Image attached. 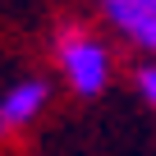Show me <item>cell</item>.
Wrapping results in <instances>:
<instances>
[{
	"label": "cell",
	"instance_id": "obj_1",
	"mask_svg": "<svg viewBox=\"0 0 156 156\" xmlns=\"http://www.w3.org/2000/svg\"><path fill=\"white\" fill-rule=\"evenodd\" d=\"M55 60H60V73H64L69 92H78V97H101L106 92V83H110V46L97 32L78 28V23H64L55 32Z\"/></svg>",
	"mask_w": 156,
	"mask_h": 156
},
{
	"label": "cell",
	"instance_id": "obj_2",
	"mask_svg": "<svg viewBox=\"0 0 156 156\" xmlns=\"http://www.w3.org/2000/svg\"><path fill=\"white\" fill-rule=\"evenodd\" d=\"M106 23L156 60V0H97Z\"/></svg>",
	"mask_w": 156,
	"mask_h": 156
},
{
	"label": "cell",
	"instance_id": "obj_3",
	"mask_svg": "<svg viewBox=\"0 0 156 156\" xmlns=\"http://www.w3.org/2000/svg\"><path fill=\"white\" fill-rule=\"evenodd\" d=\"M46 101H51V83L46 78H23V83H14L5 97H0V138L28 129L46 110Z\"/></svg>",
	"mask_w": 156,
	"mask_h": 156
},
{
	"label": "cell",
	"instance_id": "obj_4",
	"mask_svg": "<svg viewBox=\"0 0 156 156\" xmlns=\"http://www.w3.org/2000/svg\"><path fill=\"white\" fill-rule=\"evenodd\" d=\"M133 87H138V97L156 110V60H142V64L133 69Z\"/></svg>",
	"mask_w": 156,
	"mask_h": 156
}]
</instances>
